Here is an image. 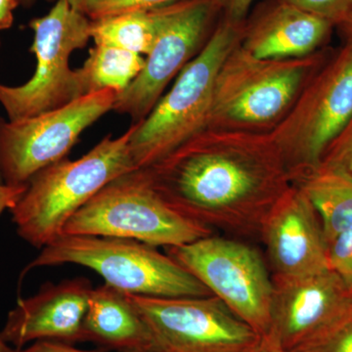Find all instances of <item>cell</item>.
<instances>
[{
    "label": "cell",
    "instance_id": "obj_1",
    "mask_svg": "<svg viewBox=\"0 0 352 352\" xmlns=\"http://www.w3.org/2000/svg\"><path fill=\"white\" fill-rule=\"evenodd\" d=\"M170 208L210 230L252 236L294 183L270 133L207 127L139 168Z\"/></svg>",
    "mask_w": 352,
    "mask_h": 352
},
{
    "label": "cell",
    "instance_id": "obj_2",
    "mask_svg": "<svg viewBox=\"0 0 352 352\" xmlns=\"http://www.w3.org/2000/svg\"><path fill=\"white\" fill-rule=\"evenodd\" d=\"M135 129L132 124L120 138L106 136L80 159H63L36 173L10 210L20 237L43 249L61 237L72 217L106 185L138 170L131 150Z\"/></svg>",
    "mask_w": 352,
    "mask_h": 352
},
{
    "label": "cell",
    "instance_id": "obj_3",
    "mask_svg": "<svg viewBox=\"0 0 352 352\" xmlns=\"http://www.w3.org/2000/svg\"><path fill=\"white\" fill-rule=\"evenodd\" d=\"M330 50L288 59H259L230 51L215 80L207 127L270 133L286 117Z\"/></svg>",
    "mask_w": 352,
    "mask_h": 352
},
{
    "label": "cell",
    "instance_id": "obj_4",
    "mask_svg": "<svg viewBox=\"0 0 352 352\" xmlns=\"http://www.w3.org/2000/svg\"><path fill=\"white\" fill-rule=\"evenodd\" d=\"M244 22L220 16L200 52L176 76L146 119L136 124L131 139L136 168L152 166L207 129L215 80L227 55L240 43Z\"/></svg>",
    "mask_w": 352,
    "mask_h": 352
},
{
    "label": "cell",
    "instance_id": "obj_5",
    "mask_svg": "<svg viewBox=\"0 0 352 352\" xmlns=\"http://www.w3.org/2000/svg\"><path fill=\"white\" fill-rule=\"evenodd\" d=\"M72 263L98 273L122 293L157 298L214 296L191 273L156 247L131 239L63 235L43 248L25 271Z\"/></svg>",
    "mask_w": 352,
    "mask_h": 352
},
{
    "label": "cell",
    "instance_id": "obj_6",
    "mask_svg": "<svg viewBox=\"0 0 352 352\" xmlns=\"http://www.w3.org/2000/svg\"><path fill=\"white\" fill-rule=\"evenodd\" d=\"M352 116V41L331 51L286 117L270 132L294 184L320 166L322 157Z\"/></svg>",
    "mask_w": 352,
    "mask_h": 352
},
{
    "label": "cell",
    "instance_id": "obj_7",
    "mask_svg": "<svg viewBox=\"0 0 352 352\" xmlns=\"http://www.w3.org/2000/svg\"><path fill=\"white\" fill-rule=\"evenodd\" d=\"M63 235L122 238L153 245L179 247L212 230L170 208L141 170L106 185L65 226Z\"/></svg>",
    "mask_w": 352,
    "mask_h": 352
},
{
    "label": "cell",
    "instance_id": "obj_8",
    "mask_svg": "<svg viewBox=\"0 0 352 352\" xmlns=\"http://www.w3.org/2000/svg\"><path fill=\"white\" fill-rule=\"evenodd\" d=\"M91 24L68 0H57L50 12L30 22L34 34L30 51L36 58L34 76L19 87L0 83V104L9 120L56 110L87 94L82 72L69 68V57L87 46Z\"/></svg>",
    "mask_w": 352,
    "mask_h": 352
},
{
    "label": "cell",
    "instance_id": "obj_9",
    "mask_svg": "<svg viewBox=\"0 0 352 352\" xmlns=\"http://www.w3.org/2000/svg\"><path fill=\"white\" fill-rule=\"evenodd\" d=\"M168 254L261 338L270 325L273 281L261 254L238 241L210 235Z\"/></svg>",
    "mask_w": 352,
    "mask_h": 352
},
{
    "label": "cell",
    "instance_id": "obj_10",
    "mask_svg": "<svg viewBox=\"0 0 352 352\" xmlns=\"http://www.w3.org/2000/svg\"><path fill=\"white\" fill-rule=\"evenodd\" d=\"M118 94L107 88L34 117L0 118V176L4 184L27 186L39 171L65 159L80 134L113 110Z\"/></svg>",
    "mask_w": 352,
    "mask_h": 352
},
{
    "label": "cell",
    "instance_id": "obj_11",
    "mask_svg": "<svg viewBox=\"0 0 352 352\" xmlns=\"http://www.w3.org/2000/svg\"><path fill=\"white\" fill-rule=\"evenodd\" d=\"M127 295L151 333L150 352H248L263 340L215 296Z\"/></svg>",
    "mask_w": 352,
    "mask_h": 352
},
{
    "label": "cell",
    "instance_id": "obj_12",
    "mask_svg": "<svg viewBox=\"0 0 352 352\" xmlns=\"http://www.w3.org/2000/svg\"><path fill=\"white\" fill-rule=\"evenodd\" d=\"M220 17L214 0L176 2L133 82L118 94L113 110L138 124L151 113L168 83L200 52Z\"/></svg>",
    "mask_w": 352,
    "mask_h": 352
},
{
    "label": "cell",
    "instance_id": "obj_13",
    "mask_svg": "<svg viewBox=\"0 0 352 352\" xmlns=\"http://www.w3.org/2000/svg\"><path fill=\"white\" fill-rule=\"evenodd\" d=\"M270 325L264 342L296 352L333 327L352 308V289L329 270L300 278H272Z\"/></svg>",
    "mask_w": 352,
    "mask_h": 352
},
{
    "label": "cell",
    "instance_id": "obj_14",
    "mask_svg": "<svg viewBox=\"0 0 352 352\" xmlns=\"http://www.w3.org/2000/svg\"><path fill=\"white\" fill-rule=\"evenodd\" d=\"M259 235L267 249L272 278L305 277L330 270L320 219L296 185L272 208Z\"/></svg>",
    "mask_w": 352,
    "mask_h": 352
},
{
    "label": "cell",
    "instance_id": "obj_15",
    "mask_svg": "<svg viewBox=\"0 0 352 352\" xmlns=\"http://www.w3.org/2000/svg\"><path fill=\"white\" fill-rule=\"evenodd\" d=\"M92 289L85 278L45 285L36 295L18 300L7 316L0 338L16 349L34 340L82 342L83 321Z\"/></svg>",
    "mask_w": 352,
    "mask_h": 352
},
{
    "label": "cell",
    "instance_id": "obj_16",
    "mask_svg": "<svg viewBox=\"0 0 352 352\" xmlns=\"http://www.w3.org/2000/svg\"><path fill=\"white\" fill-rule=\"evenodd\" d=\"M333 28L285 0H264L245 18L240 45L259 59L305 57L324 48Z\"/></svg>",
    "mask_w": 352,
    "mask_h": 352
},
{
    "label": "cell",
    "instance_id": "obj_17",
    "mask_svg": "<svg viewBox=\"0 0 352 352\" xmlns=\"http://www.w3.org/2000/svg\"><path fill=\"white\" fill-rule=\"evenodd\" d=\"M82 342L120 352H150L152 347L149 329L129 295L107 284L90 292Z\"/></svg>",
    "mask_w": 352,
    "mask_h": 352
},
{
    "label": "cell",
    "instance_id": "obj_18",
    "mask_svg": "<svg viewBox=\"0 0 352 352\" xmlns=\"http://www.w3.org/2000/svg\"><path fill=\"white\" fill-rule=\"evenodd\" d=\"M294 185L302 190L316 210L327 245L352 228L351 176L318 168Z\"/></svg>",
    "mask_w": 352,
    "mask_h": 352
},
{
    "label": "cell",
    "instance_id": "obj_19",
    "mask_svg": "<svg viewBox=\"0 0 352 352\" xmlns=\"http://www.w3.org/2000/svg\"><path fill=\"white\" fill-rule=\"evenodd\" d=\"M173 6L175 3L92 21L91 38L96 45L113 46L148 55Z\"/></svg>",
    "mask_w": 352,
    "mask_h": 352
},
{
    "label": "cell",
    "instance_id": "obj_20",
    "mask_svg": "<svg viewBox=\"0 0 352 352\" xmlns=\"http://www.w3.org/2000/svg\"><path fill=\"white\" fill-rule=\"evenodd\" d=\"M145 58L138 53L108 45H96L82 68L87 94L111 89L124 91L142 71Z\"/></svg>",
    "mask_w": 352,
    "mask_h": 352
},
{
    "label": "cell",
    "instance_id": "obj_21",
    "mask_svg": "<svg viewBox=\"0 0 352 352\" xmlns=\"http://www.w3.org/2000/svg\"><path fill=\"white\" fill-rule=\"evenodd\" d=\"M183 0H87L82 9L91 21L105 19L132 11L148 10Z\"/></svg>",
    "mask_w": 352,
    "mask_h": 352
},
{
    "label": "cell",
    "instance_id": "obj_22",
    "mask_svg": "<svg viewBox=\"0 0 352 352\" xmlns=\"http://www.w3.org/2000/svg\"><path fill=\"white\" fill-rule=\"evenodd\" d=\"M296 352H352V308L332 328Z\"/></svg>",
    "mask_w": 352,
    "mask_h": 352
},
{
    "label": "cell",
    "instance_id": "obj_23",
    "mask_svg": "<svg viewBox=\"0 0 352 352\" xmlns=\"http://www.w3.org/2000/svg\"><path fill=\"white\" fill-rule=\"evenodd\" d=\"M319 168L337 171L352 177V116L344 129L326 149Z\"/></svg>",
    "mask_w": 352,
    "mask_h": 352
},
{
    "label": "cell",
    "instance_id": "obj_24",
    "mask_svg": "<svg viewBox=\"0 0 352 352\" xmlns=\"http://www.w3.org/2000/svg\"><path fill=\"white\" fill-rule=\"evenodd\" d=\"M305 12L328 21L333 27L342 24L352 13V0H285Z\"/></svg>",
    "mask_w": 352,
    "mask_h": 352
},
{
    "label": "cell",
    "instance_id": "obj_25",
    "mask_svg": "<svg viewBox=\"0 0 352 352\" xmlns=\"http://www.w3.org/2000/svg\"><path fill=\"white\" fill-rule=\"evenodd\" d=\"M327 258L330 270L352 289V228L328 244Z\"/></svg>",
    "mask_w": 352,
    "mask_h": 352
},
{
    "label": "cell",
    "instance_id": "obj_26",
    "mask_svg": "<svg viewBox=\"0 0 352 352\" xmlns=\"http://www.w3.org/2000/svg\"><path fill=\"white\" fill-rule=\"evenodd\" d=\"M220 16L234 22H244L254 0H214Z\"/></svg>",
    "mask_w": 352,
    "mask_h": 352
},
{
    "label": "cell",
    "instance_id": "obj_27",
    "mask_svg": "<svg viewBox=\"0 0 352 352\" xmlns=\"http://www.w3.org/2000/svg\"><path fill=\"white\" fill-rule=\"evenodd\" d=\"M16 352H105L103 351H83L72 346L69 344L54 340H38L32 346L17 349Z\"/></svg>",
    "mask_w": 352,
    "mask_h": 352
},
{
    "label": "cell",
    "instance_id": "obj_28",
    "mask_svg": "<svg viewBox=\"0 0 352 352\" xmlns=\"http://www.w3.org/2000/svg\"><path fill=\"white\" fill-rule=\"evenodd\" d=\"M27 186H10L0 184V215L6 210H11L25 193Z\"/></svg>",
    "mask_w": 352,
    "mask_h": 352
},
{
    "label": "cell",
    "instance_id": "obj_29",
    "mask_svg": "<svg viewBox=\"0 0 352 352\" xmlns=\"http://www.w3.org/2000/svg\"><path fill=\"white\" fill-rule=\"evenodd\" d=\"M19 6V0H0V31L12 27L14 11Z\"/></svg>",
    "mask_w": 352,
    "mask_h": 352
},
{
    "label": "cell",
    "instance_id": "obj_30",
    "mask_svg": "<svg viewBox=\"0 0 352 352\" xmlns=\"http://www.w3.org/2000/svg\"><path fill=\"white\" fill-rule=\"evenodd\" d=\"M337 28L344 36V41H352V13Z\"/></svg>",
    "mask_w": 352,
    "mask_h": 352
},
{
    "label": "cell",
    "instance_id": "obj_31",
    "mask_svg": "<svg viewBox=\"0 0 352 352\" xmlns=\"http://www.w3.org/2000/svg\"><path fill=\"white\" fill-rule=\"evenodd\" d=\"M248 352H275L274 349H271L263 340H261V342H259L258 346H254V349H251V351Z\"/></svg>",
    "mask_w": 352,
    "mask_h": 352
},
{
    "label": "cell",
    "instance_id": "obj_32",
    "mask_svg": "<svg viewBox=\"0 0 352 352\" xmlns=\"http://www.w3.org/2000/svg\"><path fill=\"white\" fill-rule=\"evenodd\" d=\"M87 0H68L71 6L74 7L76 10L80 11V12H82L83 6L87 3Z\"/></svg>",
    "mask_w": 352,
    "mask_h": 352
},
{
    "label": "cell",
    "instance_id": "obj_33",
    "mask_svg": "<svg viewBox=\"0 0 352 352\" xmlns=\"http://www.w3.org/2000/svg\"><path fill=\"white\" fill-rule=\"evenodd\" d=\"M36 1L38 0H19V3L21 6L25 7V8H31ZM45 1L53 2L54 0H45Z\"/></svg>",
    "mask_w": 352,
    "mask_h": 352
},
{
    "label": "cell",
    "instance_id": "obj_34",
    "mask_svg": "<svg viewBox=\"0 0 352 352\" xmlns=\"http://www.w3.org/2000/svg\"><path fill=\"white\" fill-rule=\"evenodd\" d=\"M17 349H13L7 342L0 338V352H16Z\"/></svg>",
    "mask_w": 352,
    "mask_h": 352
},
{
    "label": "cell",
    "instance_id": "obj_35",
    "mask_svg": "<svg viewBox=\"0 0 352 352\" xmlns=\"http://www.w3.org/2000/svg\"><path fill=\"white\" fill-rule=\"evenodd\" d=\"M0 184H4L3 182H2L1 176H0Z\"/></svg>",
    "mask_w": 352,
    "mask_h": 352
},
{
    "label": "cell",
    "instance_id": "obj_36",
    "mask_svg": "<svg viewBox=\"0 0 352 352\" xmlns=\"http://www.w3.org/2000/svg\"><path fill=\"white\" fill-rule=\"evenodd\" d=\"M274 351H275V352H284V351H276V349H274Z\"/></svg>",
    "mask_w": 352,
    "mask_h": 352
}]
</instances>
